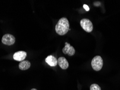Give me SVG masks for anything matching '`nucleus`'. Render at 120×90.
Instances as JSON below:
<instances>
[{
  "label": "nucleus",
  "mask_w": 120,
  "mask_h": 90,
  "mask_svg": "<svg viewBox=\"0 0 120 90\" xmlns=\"http://www.w3.org/2000/svg\"><path fill=\"white\" fill-rule=\"evenodd\" d=\"M15 37L10 34H6L3 36L2 42L5 45H11L15 43Z\"/></svg>",
  "instance_id": "nucleus-4"
},
{
  "label": "nucleus",
  "mask_w": 120,
  "mask_h": 90,
  "mask_svg": "<svg viewBox=\"0 0 120 90\" xmlns=\"http://www.w3.org/2000/svg\"><path fill=\"white\" fill-rule=\"evenodd\" d=\"M69 30V23L68 19L66 17L60 18L55 26L56 33L61 36H63Z\"/></svg>",
  "instance_id": "nucleus-1"
},
{
  "label": "nucleus",
  "mask_w": 120,
  "mask_h": 90,
  "mask_svg": "<svg viewBox=\"0 0 120 90\" xmlns=\"http://www.w3.org/2000/svg\"><path fill=\"white\" fill-rule=\"evenodd\" d=\"M83 8H84V9H85L86 11H89V7H88L87 5H86V4H84L83 5Z\"/></svg>",
  "instance_id": "nucleus-11"
},
{
  "label": "nucleus",
  "mask_w": 120,
  "mask_h": 90,
  "mask_svg": "<svg viewBox=\"0 0 120 90\" xmlns=\"http://www.w3.org/2000/svg\"><path fill=\"white\" fill-rule=\"evenodd\" d=\"M57 63L61 68L66 70L69 67V63L67 60L64 57H60L57 60Z\"/></svg>",
  "instance_id": "nucleus-7"
},
{
  "label": "nucleus",
  "mask_w": 120,
  "mask_h": 90,
  "mask_svg": "<svg viewBox=\"0 0 120 90\" xmlns=\"http://www.w3.org/2000/svg\"><path fill=\"white\" fill-rule=\"evenodd\" d=\"M90 90H101V87L98 84H93L90 86Z\"/></svg>",
  "instance_id": "nucleus-10"
},
{
  "label": "nucleus",
  "mask_w": 120,
  "mask_h": 90,
  "mask_svg": "<svg viewBox=\"0 0 120 90\" xmlns=\"http://www.w3.org/2000/svg\"><path fill=\"white\" fill-rule=\"evenodd\" d=\"M26 57H27V53L25 51H20L16 52L14 54L13 58L15 61H23V60L25 59Z\"/></svg>",
  "instance_id": "nucleus-6"
},
{
  "label": "nucleus",
  "mask_w": 120,
  "mask_h": 90,
  "mask_svg": "<svg viewBox=\"0 0 120 90\" xmlns=\"http://www.w3.org/2000/svg\"><path fill=\"white\" fill-rule=\"evenodd\" d=\"M30 67V63L28 61H22L19 64V68L21 70H28Z\"/></svg>",
  "instance_id": "nucleus-9"
},
{
  "label": "nucleus",
  "mask_w": 120,
  "mask_h": 90,
  "mask_svg": "<svg viewBox=\"0 0 120 90\" xmlns=\"http://www.w3.org/2000/svg\"><path fill=\"white\" fill-rule=\"evenodd\" d=\"M81 27L87 32H90L93 30V25L92 22L89 19L83 18L81 19L80 22Z\"/></svg>",
  "instance_id": "nucleus-3"
},
{
  "label": "nucleus",
  "mask_w": 120,
  "mask_h": 90,
  "mask_svg": "<svg viewBox=\"0 0 120 90\" xmlns=\"http://www.w3.org/2000/svg\"><path fill=\"white\" fill-rule=\"evenodd\" d=\"M103 61L102 57L100 56H96L93 58L91 61V66L95 71H98L101 70L103 66Z\"/></svg>",
  "instance_id": "nucleus-2"
},
{
  "label": "nucleus",
  "mask_w": 120,
  "mask_h": 90,
  "mask_svg": "<svg viewBox=\"0 0 120 90\" xmlns=\"http://www.w3.org/2000/svg\"><path fill=\"white\" fill-rule=\"evenodd\" d=\"M45 61L50 66H56L57 65V60L52 55L48 56L45 58Z\"/></svg>",
  "instance_id": "nucleus-8"
},
{
  "label": "nucleus",
  "mask_w": 120,
  "mask_h": 90,
  "mask_svg": "<svg viewBox=\"0 0 120 90\" xmlns=\"http://www.w3.org/2000/svg\"><path fill=\"white\" fill-rule=\"evenodd\" d=\"M62 51L63 54H67L69 56H72L75 54V50L73 47L70 45V44L66 42L65 43V47L63 48Z\"/></svg>",
  "instance_id": "nucleus-5"
},
{
  "label": "nucleus",
  "mask_w": 120,
  "mask_h": 90,
  "mask_svg": "<svg viewBox=\"0 0 120 90\" xmlns=\"http://www.w3.org/2000/svg\"><path fill=\"white\" fill-rule=\"evenodd\" d=\"M31 90H37L36 89H31Z\"/></svg>",
  "instance_id": "nucleus-12"
}]
</instances>
